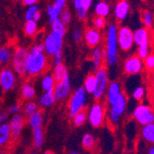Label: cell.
I'll return each mask as SVG.
<instances>
[{"instance_id":"6","label":"cell","mask_w":154,"mask_h":154,"mask_svg":"<svg viewBox=\"0 0 154 154\" xmlns=\"http://www.w3.org/2000/svg\"><path fill=\"white\" fill-rule=\"evenodd\" d=\"M94 76L96 79V87L91 94L92 98L94 101H103L104 99L105 92L110 82L108 67L103 66L100 68H98L97 70H95Z\"/></svg>"},{"instance_id":"29","label":"cell","mask_w":154,"mask_h":154,"mask_svg":"<svg viewBox=\"0 0 154 154\" xmlns=\"http://www.w3.org/2000/svg\"><path fill=\"white\" fill-rule=\"evenodd\" d=\"M43 122H44V114L40 110H37L32 116L28 117V123H29V125L32 128L40 127V125H43Z\"/></svg>"},{"instance_id":"21","label":"cell","mask_w":154,"mask_h":154,"mask_svg":"<svg viewBox=\"0 0 154 154\" xmlns=\"http://www.w3.org/2000/svg\"><path fill=\"white\" fill-rule=\"evenodd\" d=\"M55 102H57V100H55L54 96L53 91H44L41 94L38 100L39 106H41L42 108H50L55 103Z\"/></svg>"},{"instance_id":"55","label":"cell","mask_w":154,"mask_h":154,"mask_svg":"<svg viewBox=\"0 0 154 154\" xmlns=\"http://www.w3.org/2000/svg\"><path fill=\"white\" fill-rule=\"evenodd\" d=\"M67 154H79L78 151H76V150H71V151H69Z\"/></svg>"},{"instance_id":"59","label":"cell","mask_w":154,"mask_h":154,"mask_svg":"<svg viewBox=\"0 0 154 154\" xmlns=\"http://www.w3.org/2000/svg\"><path fill=\"white\" fill-rule=\"evenodd\" d=\"M30 154H38V153H36V152H32V153H30Z\"/></svg>"},{"instance_id":"25","label":"cell","mask_w":154,"mask_h":154,"mask_svg":"<svg viewBox=\"0 0 154 154\" xmlns=\"http://www.w3.org/2000/svg\"><path fill=\"white\" fill-rule=\"evenodd\" d=\"M33 136V147L35 149H40L45 141V130L43 125H40L35 128H32Z\"/></svg>"},{"instance_id":"40","label":"cell","mask_w":154,"mask_h":154,"mask_svg":"<svg viewBox=\"0 0 154 154\" xmlns=\"http://www.w3.org/2000/svg\"><path fill=\"white\" fill-rule=\"evenodd\" d=\"M51 25V30L54 31H59V32H66V25H65L60 20L59 18L54 20L53 21L50 22Z\"/></svg>"},{"instance_id":"17","label":"cell","mask_w":154,"mask_h":154,"mask_svg":"<svg viewBox=\"0 0 154 154\" xmlns=\"http://www.w3.org/2000/svg\"><path fill=\"white\" fill-rule=\"evenodd\" d=\"M8 124H9V128H10L12 138L17 139L20 136L24 128V124H25L24 116L20 114L13 115Z\"/></svg>"},{"instance_id":"4","label":"cell","mask_w":154,"mask_h":154,"mask_svg":"<svg viewBox=\"0 0 154 154\" xmlns=\"http://www.w3.org/2000/svg\"><path fill=\"white\" fill-rule=\"evenodd\" d=\"M87 120L94 128H101L106 120L107 108L103 101H95L88 108Z\"/></svg>"},{"instance_id":"57","label":"cell","mask_w":154,"mask_h":154,"mask_svg":"<svg viewBox=\"0 0 154 154\" xmlns=\"http://www.w3.org/2000/svg\"><path fill=\"white\" fill-rule=\"evenodd\" d=\"M0 154H8L7 151H1V152H0Z\"/></svg>"},{"instance_id":"56","label":"cell","mask_w":154,"mask_h":154,"mask_svg":"<svg viewBox=\"0 0 154 154\" xmlns=\"http://www.w3.org/2000/svg\"><path fill=\"white\" fill-rule=\"evenodd\" d=\"M43 154H53V152H52V151H50V150H47V151L44 152Z\"/></svg>"},{"instance_id":"15","label":"cell","mask_w":154,"mask_h":154,"mask_svg":"<svg viewBox=\"0 0 154 154\" xmlns=\"http://www.w3.org/2000/svg\"><path fill=\"white\" fill-rule=\"evenodd\" d=\"M131 6L128 0H119L114 8V17L118 22L124 21L128 18Z\"/></svg>"},{"instance_id":"3","label":"cell","mask_w":154,"mask_h":154,"mask_svg":"<svg viewBox=\"0 0 154 154\" xmlns=\"http://www.w3.org/2000/svg\"><path fill=\"white\" fill-rule=\"evenodd\" d=\"M88 95V92L83 88V86L79 87L70 94V96L68 97L69 100L67 103V111L69 116L73 117L79 112L85 110L89 102Z\"/></svg>"},{"instance_id":"1","label":"cell","mask_w":154,"mask_h":154,"mask_svg":"<svg viewBox=\"0 0 154 154\" xmlns=\"http://www.w3.org/2000/svg\"><path fill=\"white\" fill-rule=\"evenodd\" d=\"M48 65V55L45 52L43 43H38L28 50L26 60V76L35 78L43 75Z\"/></svg>"},{"instance_id":"27","label":"cell","mask_w":154,"mask_h":154,"mask_svg":"<svg viewBox=\"0 0 154 154\" xmlns=\"http://www.w3.org/2000/svg\"><path fill=\"white\" fill-rule=\"evenodd\" d=\"M52 75H53L54 80L57 82V81L63 79L65 77H66L68 75L67 67L64 65V63H59V64H57V65H54Z\"/></svg>"},{"instance_id":"7","label":"cell","mask_w":154,"mask_h":154,"mask_svg":"<svg viewBox=\"0 0 154 154\" xmlns=\"http://www.w3.org/2000/svg\"><path fill=\"white\" fill-rule=\"evenodd\" d=\"M128 107V97L124 91L120 93L116 102L108 107V112L106 116H108V120L111 125H116L119 123L120 118L125 115Z\"/></svg>"},{"instance_id":"42","label":"cell","mask_w":154,"mask_h":154,"mask_svg":"<svg viewBox=\"0 0 154 154\" xmlns=\"http://www.w3.org/2000/svg\"><path fill=\"white\" fill-rule=\"evenodd\" d=\"M46 14L48 16V19H49V21H53L54 20L59 18V15H60V11H58L57 9H55L52 4L48 5L47 8H46Z\"/></svg>"},{"instance_id":"19","label":"cell","mask_w":154,"mask_h":154,"mask_svg":"<svg viewBox=\"0 0 154 154\" xmlns=\"http://www.w3.org/2000/svg\"><path fill=\"white\" fill-rule=\"evenodd\" d=\"M133 38H134V43L136 45L150 43L151 42L150 30L147 29L145 27L138 28L135 32H133Z\"/></svg>"},{"instance_id":"36","label":"cell","mask_w":154,"mask_h":154,"mask_svg":"<svg viewBox=\"0 0 154 154\" xmlns=\"http://www.w3.org/2000/svg\"><path fill=\"white\" fill-rule=\"evenodd\" d=\"M146 93H147L146 88L143 85H140V86H137L134 89V91L132 92V97L134 100H136L137 102H140L145 98Z\"/></svg>"},{"instance_id":"11","label":"cell","mask_w":154,"mask_h":154,"mask_svg":"<svg viewBox=\"0 0 154 154\" xmlns=\"http://www.w3.org/2000/svg\"><path fill=\"white\" fill-rule=\"evenodd\" d=\"M143 59L137 54L129 55L123 63V71L128 76H137L144 71Z\"/></svg>"},{"instance_id":"53","label":"cell","mask_w":154,"mask_h":154,"mask_svg":"<svg viewBox=\"0 0 154 154\" xmlns=\"http://www.w3.org/2000/svg\"><path fill=\"white\" fill-rule=\"evenodd\" d=\"M41 19H42V13L40 12V10L35 14L34 15V17H33V20H35V21H37V22H39L40 20H41Z\"/></svg>"},{"instance_id":"32","label":"cell","mask_w":154,"mask_h":154,"mask_svg":"<svg viewBox=\"0 0 154 154\" xmlns=\"http://www.w3.org/2000/svg\"><path fill=\"white\" fill-rule=\"evenodd\" d=\"M95 143H96L95 137L91 133H86L85 135L82 137L81 145H82V147L85 149H87V150L93 149L94 147H95Z\"/></svg>"},{"instance_id":"23","label":"cell","mask_w":154,"mask_h":154,"mask_svg":"<svg viewBox=\"0 0 154 154\" xmlns=\"http://www.w3.org/2000/svg\"><path fill=\"white\" fill-rule=\"evenodd\" d=\"M55 81L52 73H44L43 76L41 78L40 84H41V88L43 90V91H53L55 85Z\"/></svg>"},{"instance_id":"41","label":"cell","mask_w":154,"mask_h":154,"mask_svg":"<svg viewBox=\"0 0 154 154\" xmlns=\"http://www.w3.org/2000/svg\"><path fill=\"white\" fill-rule=\"evenodd\" d=\"M39 10H40V8H39V6L37 4L32 5V6H29V7H28V8L26 9V11H25V15H24L25 20H32L34 15Z\"/></svg>"},{"instance_id":"18","label":"cell","mask_w":154,"mask_h":154,"mask_svg":"<svg viewBox=\"0 0 154 154\" xmlns=\"http://www.w3.org/2000/svg\"><path fill=\"white\" fill-rule=\"evenodd\" d=\"M91 61L92 64V69L95 71L98 68L104 66L105 62V54L103 47L101 45H98L94 48H92L91 54Z\"/></svg>"},{"instance_id":"34","label":"cell","mask_w":154,"mask_h":154,"mask_svg":"<svg viewBox=\"0 0 154 154\" xmlns=\"http://www.w3.org/2000/svg\"><path fill=\"white\" fill-rule=\"evenodd\" d=\"M137 55L141 59H144L147 55H149L151 52V43H146V44H142L137 45Z\"/></svg>"},{"instance_id":"35","label":"cell","mask_w":154,"mask_h":154,"mask_svg":"<svg viewBox=\"0 0 154 154\" xmlns=\"http://www.w3.org/2000/svg\"><path fill=\"white\" fill-rule=\"evenodd\" d=\"M72 118V123L76 128H79L83 125L87 121V112L85 110H82L76 114Z\"/></svg>"},{"instance_id":"39","label":"cell","mask_w":154,"mask_h":154,"mask_svg":"<svg viewBox=\"0 0 154 154\" xmlns=\"http://www.w3.org/2000/svg\"><path fill=\"white\" fill-rule=\"evenodd\" d=\"M59 20L65 24V25H68L71 22L72 20V13L69 8H63L62 11L60 12L59 15Z\"/></svg>"},{"instance_id":"51","label":"cell","mask_w":154,"mask_h":154,"mask_svg":"<svg viewBox=\"0 0 154 154\" xmlns=\"http://www.w3.org/2000/svg\"><path fill=\"white\" fill-rule=\"evenodd\" d=\"M38 1L39 0H22V4L26 7H29V6L36 5Z\"/></svg>"},{"instance_id":"48","label":"cell","mask_w":154,"mask_h":154,"mask_svg":"<svg viewBox=\"0 0 154 154\" xmlns=\"http://www.w3.org/2000/svg\"><path fill=\"white\" fill-rule=\"evenodd\" d=\"M20 105L18 104V103H15V104H12L9 108V113L12 114V115H16V114H20Z\"/></svg>"},{"instance_id":"14","label":"cell","mask_w":154,"mask_h":154,"mask_svg":"<svg viewBox=\"0 0 154 154\" xmlns=\"http://www.w3.org/2000/svg\"><path fill=\"white\" fill-rule=\"evenodd\" d=\"M82 36H83L84 41H85L86 45L90 48H94L98 45H101L103 42V38L102 31L96 29L94 27L86 28Z\"/></svg>"},{"instance_id":"50","label":"cell","mask_w":154,"mask_h":154,"mask_svg":"<svg viewBox=\"0 0 154 154\" xmlns=\"http://www.w3.org/2000/svg\"><path fill=\"white\" fill-rule=\"evenodd\" d=\"M72 4L75 10H78L82 8V0H72Z\"/></svg>"},{"instance_id":"47","label":"cell","mask_w":154,"mask_h":154,"mask_svg":"<svg viewBox=\"0 0 154 154\" xmlns=\"http://www.w3.org/2000/svg\"><path fill=\"white\" fill-rule=\"evenodd\" d=\"M52 57H53V64L54 65H57V64H59V63H63V54H62V52L57 53V54H54Z\"/></svg>"},{"instance_id":"30","label":"cell","mask_w":154,"mask_h":154,"mask_svg":"<svg viewBox=\"0 0 154 154\" xmlns=\"http://www.w3.org/2000/svg\"><path fill=\"white\" fill-rule=\"evenodd\" d=\"M39 31V26L38 22L33 20H26L24 23V33L29 36V37H33L38 33Z\"/></svg>"},{"instance_id":"12","label":"cell","mask_w":154,"mask_h":154,"mask_svg":"<svg viewBox=\"0 0 154 154\" xmlns=\"http://www.w3.org/2000/svg\"><path fill=\"white\" fill-rule=\"evenodd\" d=\"M71 80L69 75L65 77L63 79L55 82L54 88L53 90L54 96L55 100L58 102H63L68 99V97L71 94Z\"/></svg>"},{"instance_id":"33","label":"cell","mask_w":154,"mask_h":154,"mask_svg":"<svg viewBox=\"0 0 154 154\" xmlns=\"http://www.w3.org/2000/svg\"><path fill=\"white\" fill-rule=\"evenodd\" d=\"M141 20H142V23H143L144 27L150 30L153 26V21H154L153 13L149 9L143 10L141 13Z\"/></svg>"},{"instance_id":"54","label":"cell","mask_w":154,"mask_h":154,"mask_svg":"<svg viewBox=\"0 0 154 154\" xmlns=\"http://www.w3.org/2000/svg\"><path fill=\"white\" fill-rule=\"evenodd\" d=\"M147 154H154V148H153L152 146L149 148V149H148V152H147Z\"/></svg>"},{"instance_id":"2","label":"cell","mask_w":154,"mask_h":154,"mask_svg":"<svg viewBox=\"0 0 154 154\" xmlns=\"http://www.w3.org/2000/svg\"><path fill=\"white\" fill-rule=\"evenodd\" d=\"M117 29L116 23H110L106 28L104 41L105 63L108 67H116L119 60V47L117 43Z\"/></svg>"},{"instance_id":"26","label":"cell","mask_w":154,"mask_h":154,"mask_svg":"<svg viewBox=\"0 0 154 154\" xmlns=\"http://www.w3.org/2000/svg\"><path fill=\"white\" fill-rule=\"evenodd\" d=\"M141 127L142 128L140 130V134L143 139L150 144H153L154 143V124L150 123V124L141 125Z\"/></svg>"},{"instance_id":"43","label":"cell","mask_w":154,"mask_h":154,"mask_svg":"<svg viewBox=\"0 0 154 154\" xmlns=\"http://www.w3.org/2000/svg\"><path fill=\"white\" fill-rule=\"evenodd\" d=\"M144 68H146L148 71H152L154 68V54L150 53L149 55L143 59Z\"/></svg>"},{"instance_id":"24","label":"cell","mask_w":154,"mask_h":154,"mask_svg":"<svg viewBox=\"0 0 154 154\" xmlns=\"http://www.w3.org/2000/svg\"><path fill=\"white\" fill-rule=\"evenodd\" d=\"M11 132L9 128V124L5 123L0 125V147H5L11 140Z\"/></svg>"},{"instance_id":"28","label":"cell","mask_w":154,"mask_h":154,"mask_svg":"<svg viewBox=\"0 0 154 154\" xmlns=\"http://www.w3.org/2000/svg\"><path fill=\"white\" fill-rule=\"evenodd\" d=\"M13 54V48L9 45H2L0 47V64L7 66L10 63Z\"/></svg>"},{"instance_id":"8","label":"cell","mask_w":154,"mask_h":154,"mask_svg":"<svg viewBox=\"0 0 154 154\" xmlns=\"http://www.w3.org/2000/svg\"><path fill=\"white\" fill-rule=\"evenodd\" d=\"M28 55V49L23 46H18L13 49L12 58L10 61L11 68L17 76H26V60Z\"/></svg>"},{"instance_id":"22","label":"cell","mask_w":154,"mask_h":154,"mask_svg":"<svg viewBox=\"0 0 154 154\" xmlns=\"http://www.w3.org/2000/svg\"><path fill=\"white\" fill-rule=\"evenodd\" d=\"M94 13L95 16L107 18L111 13V7L108 2L105 0H100L94 6Z\"/></svg>"},{"instance_id":"58","label":"cell","mask_w":154,"mask_h":154,"mask_svg":"<svg viewBox=\"0 0 154 154\" xmlns=\"http://www.w3.org/2000/svg\"><path fill=\"white\" fill-rule=\"evenodd\" d=\"M1 70H2V65L0 64V73H1Z\"/></svg>"},{"instance_id":"52","label":"cell","mask_w":154,"mask_h":154,"mask_svg":"<svg viewBox=\"0 0 154 154\" xmlns=\"http://www.w3.org/2000/svg\"><path fill=\"white\" fill-rule=\"evenodd\" d=\"M8 119V113H2V114H0V125L5 124Z\"/></svg>"},{"instance_id":"46","label":"cell","mask_w":154,"mask_h":154,"mask_svg":"<svg viewBox=\"0 0 154 154\" xmlns=\"http://www.w3.org/2000/svg\"><path fill=\"white\" fill-rule=\"evenodd\" d=\"M72 38H73V40L76 42V43H78V42H79L81 40V38H82V32H81V30L79 29V28H77V29H75L73 31Z\"/></svg>"},{"instance_id":"37","label":"cell","mask_w":154,"mask_h":154,"mask_svg":"<svg viewBox=\"0 0 154 154\" xmlns=\"http://www.w3.org/2000/svg\"><path fill=\"white\" fill-rule=\"evenodd\" d=\"M38 104L37 103H35L34 101H28L27 103H25L24 108H23V112H24V116L26 117H29L30 116H32L34 112H36L38 109Z\"/></svg>"},{"instance_id":"38","label":"cell","mask_w":154,"mask_h":154,"mask_svg":"<svg viewBox=\"0 0 154 154\" xmlns=\"http://www.w3.org/2000/svg\"><path fill=\"white\" fill-rule=\"evenodd\" d=\"M91 23H92V27L102 31V30L105 29V27L107 26V20H106V18H103V17L94 16L92 18Z\"/></svg>"},{"instance_id":"16","label":"cell","mask_w":154,"mask_h":154,"mask_svg":"<svg viewBox=\"0 0 154 154\" xmlns=\"http://www.w3.org/2000/svg\"><path fill=\"white\" fill-rule=\"evenodd\" d=\"M122 91H123L122 84L119 81L114 80L112 82H109L106 92H105V96H104L105 101H106V104L108 107L116 102L117 97L120 95V93Z\"/></svg>"},{"instance_id":"5","label":"cell","mask_w":154,"mask_h":154,"mask_svg":"<svg viewBox=\"0 0 154 154\" xmlns=\"http://www.w3.org/2000/svg\"><path fill=\"white\" fill-rule=\"evenodd\" d=\"M64 36L65 32L54 30H51V32L45 36L43 45L45 47V52L47 55L53 57L54 54L62 52Z\"/></svg>"},{"instance_id":"20","label":"cell","mask_w":154,"mask_h":154,"mask_svg":"<svg viewBox=\"0 0 154 154\" xmlns=\"http://www.w3.org/2000/svg\"><path fill=\"white\" fill-rule=\"evenodd\" d=\"M20 95L24 101H32L36 97V89L31 81H26L21 85Z\"/></svg>"},{"instance_id":"13","label":"cell","mask_w":154,"mask_h":154,"mask_svg":"<svg viewBox=\"0 0 154 154\" xmlns=\"http://www.w3.org/2000/svg\"><path fill=\"white\" fill-rule=\"evenodd\" d=\"M18 82V78L14 70L9 67H2L1 73H0V87L5 91H11L15 88Z\"/></svg>"},{"instance_id":"60","label":"cell","mask_w":154,"mask_h":154,"mask_svg":"<svg viewBox=\"0 0 154 154\" xmlns=\"http://www.w3.org/2000/svg\"><path fill=\"white\" fill-rule=\"evenodd\" d=\"M117 1H119V0H117Z\"/></svg>"},{"instance_id":"44","label":"cell","mask_w":154,"mask_h":154,"mask_svg":"<svg viewBox=\"0 0 154 154\" xmlns=\"http://www.w3.org/2000/svg\"><path fill=\"white\" fill-rule=\"evenodd\" d=\"M66 3H67V0H54V2L52 5L55 9H57L58 11L61 12L62 9L66 8Z\"/></svg>"},{"instance_id":"49","label":"cell","mask_w":154,"mask_h":154,"mask_svg":"<svg viewBox=\"0 0 154 154\" xmlns=\"http://www.w3.org/2000/svg\"><path fill=\"white\" fill-rule=\"evenodd\" d=\"M93 0H82V8L86 10H89L92 6Z\"/></svg>"},{"instance_id":"10","label":"cell","mask_w":154,"mask_h":154,"mask_svg":"<svg viewBox=\"0 0 154 154\" xmlns=\"http://www.w3.org/2000/svg\"><path fill=\"white\" fill-rule=\"evenodd\" d=\"M117 43L121 51L128 53L130 52L134 45L133 31L128 26H121L117 29Z\"/></svg>"},{"instance_id":"9","label":"cell","mask_w":154,"mask_h":154,"mask_svg":"<svg viewBox=\"0 0 154 154\" xmlns=\"http://www.w3.org/2000/svg\"><path fill=\"white\" fill-rule=\"evenodd\" d=\"M132 116L134 120L140 125L154 122V113L152 106L146 103L137 104L133 111Z\"/></svg>"},{"instance_id":"31","label":"cell","mask_w":154,"mask_h":154,"mask_svg":"<svg viewBox=\"0 0 154 154\" xmlns=\"http://www.w3.org/2000/svg\"><path fill=\"white\" fill-rule=\"evenodd\" d=\"M96 87V79L94 74L91 73L87 75V77L84 79L83 82V88L85 89V91L88 92V94H92Z\"/></svg>"},{"instance_id":"45","label":"cell","mask_w":154,"mask_h":154,"mask_svg":"<svg viewBox=\"0 0 154 154\" xmlns=\"http://www.w3.org/2000/svg\"><path fill=\"white\" fill-rule=\"evenodd\" d=\"M76 12H77V17H78V19L79 20H81V21L85 20L87 19V17H88V10L84 9L83 8L76 10Z\"/></svg>"}]
</instances>
